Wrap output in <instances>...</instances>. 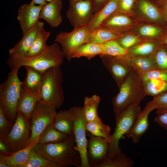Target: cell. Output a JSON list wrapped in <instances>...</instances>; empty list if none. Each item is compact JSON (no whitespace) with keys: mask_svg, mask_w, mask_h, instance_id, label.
<instances>
[{"mask_svg":"<svg viewBox=\"0 0 167 167\" xmlns=\"http://www.w3.org/2000/svg\"><path fill=\"white\" fill-rule=\"evenodd\" d=\"M142 81L157 79L167 82V70L156 69L139 75Z\"/></svg>","mask_w":167,"mask_h":167,"instance_id":"cell-39","label":"cell"},{"mask_svg":"<svg viewBox=\"0 0 167 167\" xmlns=\"http://www.w3.org/2000/svg\"><path fill=\"white\" fill-rule=\"evenodd\" d=\"M69 5L66 15L74 28L88 25L94 13L91 0H81Z\"/></svg>","mask_w":167,"mask_h":167,"instance_id":"cell-12","label":"cell"},{"mask_svg":"<svg viewBox=\"0 0 167 167\" xmlns=\"http://www.w3.org/2000/svg\"><path fill=\"white\" fill-rule=\"evenodd\" d=\"M118 89V92L112 99L115 118L132 105L139 104L146 96L142 81L133 70L122 82Z\"/></svg>","mask_w":167,"mask_h":167,"instance_id":"cell-2","label":"cell"},{"mask_svg":"<svg viewBox=\"0 0 167 167\" xmlns=\"http://www.w3.org/2000/svg\"><path fill=\"white\" fill-rule=\"evenodd\" d=\"M22 167H61L59 165L38 154L32 149L27 161Z\"/></svg>","mask_w":167,"mask_h":167,"instance_id":"cell-35","label":"cell"},{"mask_svg":"<svg viewBox=\"0 0 167 167\" xmlns=\"http://www.w3.org/2000/svg\"><path fill=\"white\" fill-rule=\"evenodd\" d=\"M54 126L61 133L68 135L73 133V119L71 111L60 110L57 112L52 122Z\"/></svg>","mask_w":167,"mask_h":167,"instance_id":"cell-21","label":"cell"},{"mask_svg":"<svg viewBox=\"0 0 167 167\" xmlns=\"http://www.w3.org/2000/svg\"><path fill=\"white\" fill-rule=\"evenodd\" d=\"M136 4V0H119L117 11L123 13L131 12Z\"/></svg>","mask_w":167,"mask_h":167,"instance_id":"cell-43","label":"cell"},{"mask_svg":"<svg viewBox=\"0 0 167 167\" xmlns=\"http://www.w3.org/2000/svg\"><path fill=\"white\" fill-rule=\"evenodd\" d=\"M141 111L139 104L134 105L115 118V127L109 143L107 156L114 157L121 153V149L119 146V140L130 130Z\"/></svg>","mask_w":167,"mask_h":167,"instance_id":"cell-6","label":"cell"},{"mask_svg":"<svg viewBox=\"0 0 167 167\" xmlns=\"http://www.w3.org/2000/svg\"><path fill=\"white\" fill-rule=\"evenodd\" d=\"M137 7L148 19L163 24L164 20L160 8L150 0H136Z\"/></svg>","mask_w":167,"mask_h":167,"instance_id":"cell-22","label":"cell"},{"mask_svg":"<svg viewBox=\"0 0 167 167\" xmlns=\"http://www.w3.org/2000/svg\"><path fill=\"white\" fill-rule=\"evenodd\" d=\"M81 0H69V5L72 4L77 1Z\"/></svg>","mask_w":167,"mask_h":167,"instance_id":"cell-52","label":"cell"},{"mask_svg":"<svg viewBox=\"0 0 167 167\" xmlns=\"http://www.w3.org/2000/svg\"><path fill=\"white\" fill-rule=\"evenodd\" d=\"M128 49L122 47L115 40H112L103 44V54L112 56L127 55Z\"/></svg>","mask_w":167,"mask_h":167,"instance_id":"cell-36","label":"cell"},{"mask_svg":"<svg viewBox=\"0 0 167 167\" xmlns=\"http://www.w3.org/2000/svg\"><path fill=\"white\" fill-rule=\"evenodd\" d=\"M19 68L11 69L7 79L0 85V107L6 118L15 122L17 115L21 82L18 72Z\"/></svg>","mask_w":167,"mask_h":167,"instance_id":"cell-5","label":"cell"},{"mask_svg":"<svg viewBox=\"0 0 167 167\" xmlns=\"http://www.w3.org/2000/svg\"><path fill=\"white\" fill-rule=\"evenodd\" d=\"M101 98L95 94L91 97L86 96L84 98L83 110L87 122L98 120L99 118L97 113Z\"/></svg>","mask_w":167,"mask_h":167,"instance_id":"cell-26","label":"cell"},{"mask_svg":"<svg viewBox=\"0 0 167 167\" xmlns=\"http://www.w3.org/2000/svg\"><path fill=\"white\" fill-rule=\"evenodd\" d=\"M38 142V140L31 142L27 146L10 156L0 154L11 167H22L28 161L30 152L33 146Z\"/></svg>","mask_w":167,"mask_h":167,"instance_id":"cell-23","label":"cell"},{"mask_svg":"<svg viewBox=\"0 0 167 167\" xmlns=\"http://www.w3.org/2000/svg\"><path fill=\"white\" fill-rule=\"evenodd\" d=\"M155 109L151 101L146 104L142 110L129 131L125 136L128 139L131 138L134 143H139V139L148 129V116L150 113Z\"/></svg>","mask_w":167,"mask_h":167,"instance_id":"cell-16","label":"cell"},{"mask_svg":"<svg viewBox=\"0 0 167 167\" xmlns=\"http://www.w3.org/2000/svg\"><path fill=\"white\" fill-rule=\"evenodd\" d=\"M156 0H155V1H156Z\"/></svg>","mask_w":167,"mask_h":167,"instance_id":"cell-54","label":"cell"},{"mask_svg":"<svg viewBox=\"0 0 167 167\" xmlns=\"http://www.w3.org/2000/svg\"><path fill=\"white\" fill-rule=\"evenodd\" d=\"M142 81L146 96L153 97L167 91V82L157 79Z\"/></svg>","mask_w":167,"mask_h":167,"instance_id":"cell-33","label":"cell"},{"mask_svg":"<svg viewBox=\"0 0 167 167\" xmlns=\"http://www.w3.org/2000/svg\"><path fill=\"white\" fill-rule=\"evenodd\" d=\"M53 0H46V1L47 2H50L52 1Z\"/></svg>","mask_w":167,"mask_h":167,"instance_id":"cell-53","label":"cell"},{"mask_svg":"<svg viewBox=\"0 0 167 167\" xmlns=\"http://www.w3.org/2000/svg\"><path fill=\"white\" fill-rule=\"evenodd\" d=\"M56 109L39 102L36 104L30 116L31 136L30 143L37 140L44 130L52 124Z\"/></svg>","mask_w":167,"mask_h":167,"instance_id":"cell-10","label":"cell"},{"mask_svg":"<svg viewBox=\"0 0 167 167\" xmlns=\"http://www.w3.org/2000/svg\"><path fill=\"white\" fill-rule=\"evenodd\" d=\"M154 121L160 126L167 130V112L157 114Z\"/></svg>","mask_w":167,"mask_h":167,"instance_id":"cell-44","label":"cell"},{"mask_svg":"<svg viewBox=\"0 0 167 167\" xmlns=\"http://www.w3.org/2000/svg\"><path fill=\"white\" fill-rule=\"evenodd\" d=\"M151 101L156 114L167 112V91L153 96Z\"/></svg>","mask_w":167,"mask_h":167,"instance_id":"cell-38","label":"cell"},{"mask_svg":"<svg viewBox=\"0 0 167 167\" xmlns=\"http://www.w3.org/2000/svg\"><path fill=\"white\" fill-rule=\"evenodd\" d=\"M51 33V32L45 31L44 27L41 28L39 31L32 45L25 57H33L43 53L48 46L46 42Z\"/></svg>","mask_w":167,"mask_h":167,"instance_id":"cell-27","label":"cell"},{"mask_svg":"<svg viewBox=\"0 0 167 167\" xmlns=\"http://www.w3.org/2000/svg\"><path fill=\"white\" fill-rule=\"evenodd\" d=\"M39 100V90L31 91L21 86L17 106L18 111L26 117L30 118L31 114Z\"/></svg>","mask_w":167,"mask_h":167,"instance_id":"cell-18","label":"cell"},{"mask_svg":"<svg viewBox=\"0 0 167 167\" xmlns=\"http://www.w3.org/2000/svg\"><path fill=\"white\" fill-rule=\"evenodd\" d=\"M67 135L59 131L51 124L41 133L38 139L37 143L46 144L60 142L65 139Z\"/></svg>","mask_w":167,"mask_h":167,"instance_id":"cell-32","label":"cell"},{"mask_svg":"<svg viewBox=\"0 0 167 167\" xmlns=\"http://www.w3.org/2000/svg\"><path fill=\"white\" fill-rule=\"evenodd\" d=\"M119 1L109 0L99 11L94 13L87 25L89 32L117 11Z\"/></svg>","mask_w":167,"mask_h":167,"instance_id":"cell-19","label":"cell"},{"mask_svg":"<svg viewBox=\"0 0 167 167\" xmlns=\"http://www.w3.org/2000/svg\"><path fill=\"white\" fill-rule=\"evenodd\" d=\"M103 54V44L88 43L79 47L74 52L72 58L85 57L90 60Z\"/></svg>","mask_w":167,"mask_h":167,"instance_id":"cell-29","label":"cell"},{"mask_svg":"<svg viewBox=\"0 0 167 167\" xmlns=\"http://www.w3.org/2000/svg\"><path fill=\"white\" fill-rule=\"evenodd\" d=\"M42 6L29 3H24L19 8L17 19L23 34L34 26L39 20Z\"/></svg>","mask_w":167,"mask_h":167,"instance_id":"cell-15","label":"cell"},{"mask_svg":"<svg viewBox=\"0 0 167 167\" xmlns=\"http://www.w3.org/2000/svg\"><path fill=\"white\" fill-rule=\"evenodd\" d=\"M157 69L167 70V46L161 44L154 55Z\"/></svg>","mask_w":167,"mask_h":167,"instance_id":"cell-37","label":"cell"},{"mask_svg":"<svg viewBox=\"0 0 167 167\" xmlns=\"http://www.w3.org/2000/svg\"><path fill=\"white\" fill-rule=\"evenodd\" d=\"M13 153L5 141L0 139V154L10 156Z\"/></svg>","mask_w":167,"mask_h":167,"instance_id":"cell-45","label":"cell"},{"mask_svg":"<svg viewBox=\"0 0 167 167\" xmlns=\"http://www.w3.org/2000/svg\"><path fill=\"white\" fill-rule=\"evenodd\" d=\"M115 41L123 48L128 49L141 41L137 36L133 35H123Z\"/></svg>","mask_w":167,"mask_h":167,"instance_id":"cell-41","label":"cell"},{"mask_svg":"<svg viewBox=\"0 0 167 167\" xmlns=\"http://www.w3.org/2000/svg\"><path fill=\"white\" fill-rule=\"evenodd\" d=\"M63 3L61 0H53L42 7L39 19L45 20L52 28L58 27L62 23L61 11Z\"/></svg>","mask_w":167,"mask_h":167,"instance_id":"cell-17","label":"cell"},{"mask_svg":"<svg viewBox=\"0 0 167 167\" xmlns=\"http://www.w3.org/2000/svg\"><path fill=\"white\" fill-rule=\"evenodd\" d=\"M109 0H91L92 3L94 13L99 11Z\"/></svg>","mask_w":167,"mask_h":167,"instance_id":"cell-46","label":"cell"},{"mask_svg":"<svg viewBox=\"0 0 167 167\" xmlns=\"http://www.w3.org/2000/svg\"><path fill=\"white\" fill-rule=\"evenodd\" d=\"M69 109L73 116V133L76 146L80 155L81 167H90L87 156L88 140L86 126L87 121L83 112L82 107L74 106Z\"/></svg>","mask_w":167,"mask_h":167,"instance_id":"cell-8","label":"cell"},{"mask_svg":"<svg viewBox=\"0 0 167 167\" xmlns=\"http://www.w3.org/2000/svg\"><path fill=\"white\" fill-rule=\"evenodd\" d=\"M65 55L57 43L48 45L45 51L37 56L19 58L9 57L7 63L11 69L23 66H29L44 74L49 69L61 66Z\"/></svg>","mask_w":167,"mask_h":167,"instance_id":"cell-3","label":"cell"},{"mask_svg":"<svg viewBox=\"0 0 167 167\" xmlns=\"http://www.w3.org/2000/svg\"><path fill=\"white\" fill-rule=\"evenodd\" d=\"M46 0H32L29 4L32 5L38 4L43 6L47 3Z\"/></svg>","mask_w":167,"mask_h":167,"instance_id":"cell-48","label":"cell"},{"mask_svg":"<svg viewBox=\"0 0 167 167\" xmlns=\"http://www.w3.org/2000/svg\"><path fill=\"white\" fill-rule=\"evenodd\" d=\"M27 71L25 79L21 82V86L31 91L39 90L43 74L29 66H25Z\"/></svg>","mask_w":167,"mask_h":167,"instance_id":"cell-28","label":"cell"},{"mask_svg":"<svg viewBox=\"0 0 167 167\" xmlns=\"http://www.w3.org/2000/svg\"><path fill=\"white\" fill-rule=\"evenodd\" d=\"M86 129L93 135L105 139L109 143L112 139L110 134V128L108 125L104 124L101 118L96 120L87 122Z\"/></svg>","mask_w":167,"mask_h":167,"instance_id":"cell-31","label":"cell"},{"mask_svg":"<svg viewBox=\"0 0 167 167\" xmlns=\"http://www.w3.org/2000/svg\"><path fill=\"white\" fill-rule=\"evenodd\" d=\"M123 14L118 11L116 12L103 22L100 26L120 32V31L132 23L131 19Z\"/></svg>","mask_w":167,"mask_h":167,"instance_id":"cell-24","label":"cell"},{"mask_svg":"<svg viewBox=\"0 0 167 167\" xmlns=\"http://www.w3.org/2000/svg\"><path fill=\"white\" fill-rule=\"evenodd\" d=\"M88 140L87 156L90 167H96L106 158L109 149V142L105 138L94 136L86 131Z\"/></svg>","mask_w":167,"mask_h":167,"instance_id":"cell-13","label":"cell"},{"mask_svg":"<svg viewBox=\"0 0 167 167\" xmlns=\"http://www.w3.org/2000/svg\"><path fill=\"white\" fill-rule=\"evenodd\" d=\"M123 35L121 32L99 26L89 32L87 43L104 44L115 40Z\"/></svg>","mask_w":167,"mask_h":167,"instance_id":"cell-20","label":"cell"},{"mask_svg":"<svg viewBox=\"0 0 167 167\" xmlns=\"http://www.w3.org/2000/svg\"><path fill=\"white\" fill-rule=\"evenodd\" d=\"M0 167H11V166L3 158L0 157Z\"/></svg>","mask_w":167,"mask_h":167,"instance_id":"cell-49","label":"cell"},{"mask_svg":"<svg viewBox=\"0 0 167 167\" xmlns=\"http://www.w3.org/2000/svg\"><path fill=\"white\" fill-rule=\"evenodd\" d=\"M89 33L87 25L74 28L69 32L61 31L56 36L54 41L60 44L65 57L70 61L75 50L87 43Z\"/></svg>","mask_w":167,"mask_h":167,"instance_id":"cell-9","label":"cell"},{"mask_svg":"<svg viewBox=\"0 0 167 167\" xmlns=\"http://www.w3.org/2000/svg\"><path fill=\"white\" fill-rule=\"evenodd\" d=\"M140 34L144 36L148 37H155L161 35L163 30L154 26L146 25L141 27L139 29Z\"/></svg>","mask_w":167,"mask_h":167,"instance_id":"cell-42","label":"cell"},{"mask_svg":"<svg viewBox=\"0 0 167 167\" xmlns=\"http://www.w3.org/2000/svg\"><path fill=\"white\" fill-rule=\"evenodd\" d=\"M103 64L112 75L119 88L122 82L133 70L131 58L127 55H99Z\"/></svg>","mask_w":167,"mask_h":167,"instance_id":"cell-11","label":"cell"},{"mask_svg":"<svg viewBox=\"0 0 167 167\" xmlns=\"http://www.w3.org/2000/svg\"><path fill=\"white\" fill-rule=\"evenodd\" d=\"M134 161L124 153L121 152L114 157L107 156L104 161L96 167H132Z\"/></svg>","mask_w":167,"mask_h":167,"instance_id":"cell-34","label":"cell"},{"mask_svg":"<svg viewBox=\"0 0 167 167\" xmlns=\"http://www.w3.org/2000/svg\"><path fill=\"white\" fill-rule=\"evenodd\" d=\"M14 122L6 118L2 109L0 107V139H3L9 133Z\"/></svg>","mask_w":167,"mask_h":167,"instance_id":"cell-40","label":"cell"},{"mask_svg":"<svg viewBox=\"0 0 167 167\" xmlns=\"http://www.w3.org/2000/svg\"><path fill=\"white\" fill-rule=\"evenodd\" d=\"M161 44L167 46V35L165 36L161 39Z\"/></svg>","mask_w":167,"mask_h":167,"instance_id":"cell-51","label":"cell"},{"mask_svg":"<svg viewBox=\"0 0 167 167\" xmlns=\"http://www.w3.org/2000/svg\"><path fill=\"white\" fill-rule=\"evenodd\" d=\"M154 55L131 58L133 70L139 75H140L156 69Z\"/></svg>","mask_w":167,"mask_h":167,"instance_id":"cell-25","label":"cell"},{"mask_svg":"<svg viewBox=\"0 0 167 167\" xmlns=\"http://www.w3.org/2000/svg\"><path fill=\"white\" fill-rule=\"evenodd\" d=\"M44 25L45 23L39 20L34 26L23 34L22 39L8 50L9 57L19 58L25 56L39 31L44 27Z\"/></svg>","mask_w":167,"mask_h":167,"instance_id":"cell-14","label":"cell"},{"mask_svg":"<svg viewBox=\"0 0 167 167\" xmlns=\"http://www.w3.org/2000/svg\"><path fill=\"white\" fill-rule=\"evenodd\" d=\"M33 148L38 154L61 167H81L80 155L73 133L60 142L46 144L37 143Z\"/></svg>","mask_w":167,"mask_h":167,"instance_id":"cell-1","label":"cell"},{"mask_svg":"<svg viewBox=\"0 0 167 167\" xmlns=\"http://www.w3.org/2000/svg\"><path fill=\"white\" fill-rule=\"evenodd\" d=\"M160 9L164 20L167 22V2L163 6L160 7Z\"/></svg>","mask_w":167,"mask_h":167,"instance_id":"cell-47","label":"cell"},{"mask_svg":"<svg viewBox=\"0 0 167 167\" xmlns=\"http://www.w3.org/2000/svg\"><path fill=\"white\" fill-rule=\"evenodd\" d=\"M167 2V0H156L155 3L158 7H161Z\"/></svg>","mask_w":167,"mask_h":167,"instance_id":"cell-50","label":"cell"},{"mask_svg":"<svg viewBox=\"0 0 167 167\" xmlns=\"http://www.w3.org/2000/svg\"><path fill=\"white\" fill-rule=\"evenodd\" d=\"M30 118L18 111L16 119L11 130L3 140L12 152L27 146L31 136Z\"/></svg>","mask_w":167,"mask_h":167,"instance_id":"cell-7","label":"cell"},{"mask_svg":"<svg viewBox=\"0 0 167 167\" xmlns=\"http://www.w3.org/2000/svg\"><path fill=\"white\" fill-rule=\"evenodd\" d=\"M60 66L50 68L43 74L39 89V102L56 109L60 108L65 100Z\"/></svg>","mask_w":167,"mask_h":167,"instance_id":"cell-4","label":"cell"},{"mask_svg":"<svg viewBox=\"0 0 167 167\" xmlns=\"http://www.w3.org/2000/svg\"><path fill=\"white\" fill-rule=\"evenodd\" d=\"M151 42L138 43L128 49L127 55L130 58L154 55L161 45Z\"/></svg>","mask_w":167,"mask_h":167,"instance_id":"cell-30","label":"cell"}]
</instances>
